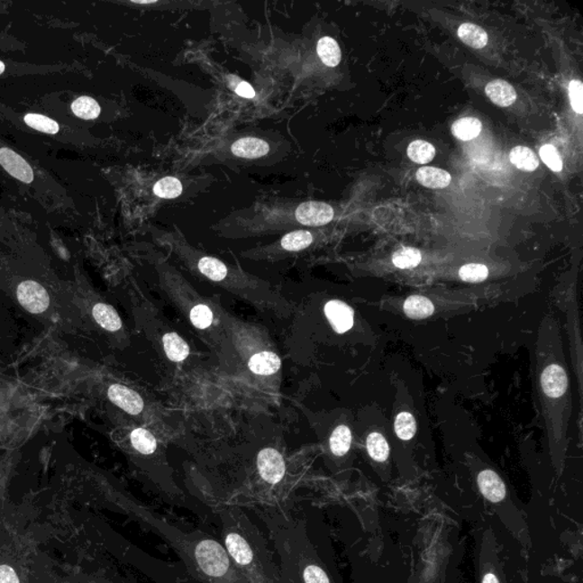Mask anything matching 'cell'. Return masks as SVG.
Returning a JSON list of instances; mask_svg holds the SVG:
<instances>
[{"instance_id": "6da1fadb", "label": "cell", "mask_w": 583, "mask_h": 583, "mask_svg": "<svg viewBox=\"0 0 583 583\" xmlns=\"http://www.w3.org/2000/svg\"><path fill=\"white\" fill-rule=\"evenodd\" d=\"M127 509L169 540L171 546L198 580L205 583H245L226 550L217 540L206 534L180 533L140 506L129 505Z\"/></svg>"}, {"instance_id": "7a4b0ae2", "label": "cell", "mask_w": 583, "mask_h": 583, "mask_svg": "<svg viewBox=\"0 0 583 583\" xmlns=\"http://www.w3.org/2000/svg\"><path fill=\"white\" fill-rule=\"evenodd\" d=\"M186 265L194 273L209 282L218 285L235 296L250 302L263 310L273 311L280 316L287 317L296 313V306L280 295L278 291L265 280L253 278L236 268L229 267L227 263L217 258L198 256L187 249L176 248Z\"/></svg>"}, {"instance_id": "3957f363", "label": "cell", "mask_w": 583, "mask_h": 583, "mask_svg": "<svg viewBox=\"0 0 583 583\" xmlns=\"http://www.w3.org/2000/svg\"><path fill=\"white\" fill-rule=\"evenodd\" d=\"M223 543L245 583H279V574L265 540L239 509L222 512Z\"/></svg>"}, {"instance_id": "277c9868", "label": "cell", "mask_w": 583, "mask_h": 583, "mask_svg": "<svg viewBox=\"0 0 583 583\" xmlns=\"http://www.w3.org/2000/svg\"><path fill=\"white\" fill-rule=\"evenodd\" d=\"M159 285L169 299L178 306L197 331L205 332L207 340L215 348L223 349L229 342L232 322L224 317L223 311L214 308L183 276L168 266L157 267Z\"/></svg>"}, {"instance_id": "5b68a950", "label": "cell", "mask_w": 583, "mask_h": 583, "mask_svg": "<svg viewBox=\"0 0 583 583\" xmlns=\"http://www.w3.org/2000/svg\"><path fill=\"white\" fill-rule=\"evenodd\" d=\"M28 548L17 540L0 542V583H29Z\"/></svg>"}, {"instance_id": "8992f818", "label": "cell", "mask_w": 583, "mask_h": 583, "mask_svg": "<svg viewBox=\"0 0 583 583\" xmlns=\"http://www.w3.org/2000/svg\"><path fill=\"white\" fill-rule=\"evenodd\" d=\"M259 477L266 485L276 487L283 482L287 474V463L278 449L263 448L257 456Z\"/></svg>"}, {"instance_id": "52a82bcc", "label": "cell", "mask_w": 583, "mask_h": 583, "mask_svg": "<svg viewBox=\"0 0 583 583\" xmlns=\"http://www.w3.org/2000/svg\"><path fill=\"white\" fill-rule=\"evenodd\" d=\"M480 582L505 583L502 565L496 557L495 535L487 530L483 538L480 555Z\"/></svg>"}, {"instance_id": "ba28073f", "label": "cell", "mask_w": 583, "mask_h": 583, "mask_svg": "<svg viewBox=\"0 0 583 583\" xmlns=\"http://www.w3.org/2000/svg\"><path fill=\"white\" fill-rule=\"evenodd\" d=\"M17 299L29 313L39 314L45 313L50 306V296L45 287L33 280H25L17 287Z\"/></svg>"}, {"instance_id": "9c48e42d", "label": "cell", "mask_w": 583, "mask_h": 583, "mask_svg": "<svg viewBox=\"0 0 583 583\" xmlns=\"http://www.w3.org/2000/svg\"><path fill=\"white\" fill-rule=\"evenodd\" d=\"M296 218L304 226H325L334 218V210L323 202H305L297 206Z\"/></svg>"}, {"instance_id": "30bf717a", "label": "cell", "mask_w": 583, "mask_h": 583, "mask_svg": "<svg viewBox=\"0 0 583 583\" xmlns=\"http://www.w3.org/2000/svg\"><path fill=\"white\" fill-rule=\"evenodd\" d=\"M107 396L112 404L118 405L119 408L129 414H133V416H137L144 410V400L141 395L123 384H112L107 390Z\"/></svg>"}, {"instance_id": "8fae6325", "label": "cell", "mask_w": 583, "mask_h": 583, "mask_svg": "<svg viewBox=\"0 0 583 583\" xmlns=\"http://www.w3.org/2000/svg\"><path fill=\"white\" fill-rule=\"evenodd\" d=\"M325 314L332 330L343 334L351 330L355 322V313L351 306L340 300H332L325 305Z\"/></svg>"}, {"instance_id": "7c38bea8", "label": "cell", "mask_w": 583, "mask_h": 583, "mask_svg": "<svg viewBox=\"0 0 583 583\" xmlns=\"http://www.w3.org/2000/svg\"><path fill=\"white\" fill-rule=\"evenodd\" d=\"M0 164L14 178L23 183H32L34 176L32 167L14 150L7 148L0 149Z\"/></svg>"}, {"instance_id": "4fadbf2b", "label": "cell", "mask_w": 583, "mask_h": 583, "mask_svg": "<svg viewBox=\"0 0 583 583\" xmlns=\"http://www.w3.org/2000/svg\"><path fill=\"white\" fill-rule=\"evenodd\" d=\"M568 375L563 367L550 365L542 374V387L550 398H560L568 390Z\"/></svg>"}, {"instance_id": "5bb4252c", "label": "cell", "mask_w": 583, "mask_h": 583, "mask_svg": "<svg viewBox=\"0 0 583 583\" xmlns=\"http://www.w3.org/2000/svg\"><path fill=\"white\" fill-rule=\"evenodd\" d=\"M478 486L483 496L490 503H502L506 498V486L494 470H482L478 477Z\"/></svg>"}, {"instance_id": "9a60e30c", "label": "cell", "mask_w": 583, "mask_h": 583, "mask_svg": "<svg viewBox=\"0 0 583 583\" xmlns=\"http://www.w3.org/2000/svg\"><path fill=\"white\" fill-rule=\"evenodd\" d=\"M158 343L168 360L176 364L184 362L191 355L188 343L174 331L164 332Z\"/></svg>"}, {"instance_id": "2e32d148", "label": "cell", "mask_w": 583, "mask_h": 583, "mask_svg": "<svg viewBox=\"0 0 583 583\" xmlns=\"http://www.w3.org/2000/svg\"><path fill=\"white\" fill-rule=\"evenodd\" d=\"M297 567L301 583H334L316 557L302 554Z\"/></svg>"}, {"instance_id": "e0dca14e", "label": "cell", "mask_w": 583, "mask_h": 583, "mask_svg": "<svg viewBox=\"0 0 583 583\" xmlns=\"http://www.w3.org/2000/svg\"><path fill=\"white\" fill-rule=\"evenodd\" d=\"M248 366L253 374L259 377H269L278 373L282 367V360L278 353L270 350H262L249 358Z\"/></svg>"}, {"instance_id": "ac0fdd59", "label": "cell", "mask_w": 583, "mask_h": 583, "mask_svg": "<svg viewBox=\"0 0 583 583\" xmlns=\"http://www.w3.org/2000/svg\"><path fill=\"white\" fill-rule=\"evenodd\" d=\"M270 146L260 138H241L232 146V154L243 159H259L269 153Z\"/></svg>"}, {"instance_id": "d6986e66", "label": "cell", "mask_w": 583, "mask_h": 583, "mask_svg": "<svg viewBox=\"0 0 583 583\" xmlns=\"http://www.w3.org/2000/svg\"><path fill=\"white\" fill-rule=\"evenodd\" d=\"M487 98L500 107L511 106L517 98L516 90L507 81L498 79L489 82L486 87Z\"/></svg>"}, {"instance_id": "ffe728a7", "label": "cell", "mask_w": 583, "mask_h": 583, "mask_svg": "<svg viewBox=\"0 0 583 583\" xmlns=\"http://www.w3.org/2000/svg\"><path fill=\"white\" fill-rule=\"evenodd\" d=\"M93 317L99 326L111 332L121 331L123 321L114 306L106 304H96L93 308Z\"/></svg>"}, {"instance_id": "44dd1931", "label": "cell", "mask_w": 583, "mask_h": 583, "mask_svg": "<svg viewBox=\"0 0 583 583\" xmlns=\"http://www.w3.org/2000/svg\"><path fill=\"white\" fill-rule=\"evenodd\" d=\"M416 178L418 183L425 186L427 188H446L451 183V176L449 172L433 167L421 168L417 171Z\"/></svg>"}, {"instance_id": "7402d4cb", "label": "cell", "mask_w": 583, "mask_h": 583, "mask_svg": "<svg viewBox=\"0 0 583 583\" xmlns=\"http://www.w3.org/2000/svg\"><path fill=\"white\" fill-rule=\"evenodd\" d=\"M405 314L412 319H425L434 313V305L425 296H409L404 304Z\"/></svg>"}, {"instance_id": "603a6c76", "label": "cell", "mask_w": 583, "mask_h": 583, "mask_svg": "<svg viewBox=\"0 0 583 583\" xmlns=\"http://www.w3.org/2000/svg\"><path fill=\"white\" fill-rule=\"evenodd\" d=\"M131 442L133 449L140 452L141 455H154L158 449L157 438H155L152 432L142 429V427H138V429L132 432Z\"/></svg>"}, {"instance_id": "cb8c5ba5", "label": "cell", "mask_w": 583, "mask_h": 583, "mask_svg": "<svg viewBox=\"0 0 583 583\" xmlns=\"http://www.w3.org/2000/svg\"><path fill=\"white\" fill-rule=\"evenodd\" d=\"M458 37L466 45L473 49H485L487 44V34L481 27L473 23L461 24L458 29Z\"/></svg>"}, {"instance_id": "d4e9b609", "label": "cell", "mask_w": 583, "mask_h": 583, "mask_svg": "<svg viewBox=\"0 0 583 583\" xmlns=\"http://www.w3.org/2000/svg\"><path fill=\"white\" fill-rule=\"evenodd\" d=\"M314 241V235L308 231H295L280 240V249L287 252H299L308 249Z\"/></svg>"}, {"instance_id": "484cf974", "label": "cell", "mask_w": 583, "mask_h": 583, "mask_svg": "<svg viewBox=\"0 0 583 583\" xmlns=\"http://www.w3.org/2000/svg\"><path fill=\"white\" fill-rule=\"evenodd\" d=\"M317 53L322 62L330 68L338 67L342 59L338 42L331 37H323L318 41Z\"/></svg>"}, {"instance_id": "4316f807", "label": "cell", "mask_w": 583, "mask_h": 583, "mask_svg": "<svg viewBox=\"0 0 583 583\" xmlns=\"http://www.w3.org/2000/svg\"><path fill=\"white\" fill-rule=\"evenodd\" d=\"M352 434L347 425H340L336 427L331 435L330 448L332 455L336 457H343L347 455L351 447Z\"/></svg>"}, {"instance_id": "83f0119b", "label": "cell", "mask_w": 583, "mask_h": 583, "mask_svg": "<svg viewBox=\"0 0 583 583\" xmlns=\"http://www.w3.org/2000/svg\"><path fill=\"white\" fill-rule=\"evenodd\" d=\"M511 161L520 170L533 172L539 167L538 157L525 146H516L511 150Z\"/></svg>"}, {"instance_id": "f1b7e54d", "label": "cell", "mask_w": 583, "mask_h": 583, "mask_svg": "<svg viewBox=\"0 0 583 583\" xmlns=\"http://www.w3.org/2000/svg\"><path fill=\"white\" fill-rule=\"evenodd\" d=\"M482 131L481 121L475 118H463L456 121L452 126V133L458 140L470 141L480 135Z\"/></svg>"}, {"instance_id": "f546056e", "label": "cell", "mask_w": 583, "mask_h": 583, "mask_svg": "<svg viewBox=\"0 0 583 583\" xmlns=\"http://www.w3.org/2000/svg\"><path fill=\"white\" fill-rule=\"evenodd\" d=\"M71 109L77 118L84 120H94L101 114V106L94 98L88 96L77 98L72 103Z\"/></svg>"}, {"instance_id": "4dcf8cb0", "label": "cell", "mask_w": 583, "mask_h": 583, "mask_svg": "<svg viewBox=\"0 0 583 583\" xmlns=\"http://www.w3.org/2000/svg\"><path fill=\"white\" fill-rule=\"evenodd\" d=\"M367 451L378 463L387 461L388 455H390V448H388L386 438L382 434L378 433V432H373L367 438Z\"/></svg>"}, {"instance_id": "1f68e13d", "label": "cell", "mask_w": 583, "mask_h": 583, "mask_svg": "<svg viewBox=\"0 0 583 583\" xmlns=\"http://www.w3.org/2000/svg\"><path fill=\"white\" fill-rule=\"evenodd\" d=\"M407 154L414 163H430L435 157L434 146L425 141H414L408 146Z\"/></svg>"}, {"instance_id": "d6a6232c", "label": "cell", "mask_w": 583, "mask_h": 583, "mask_svg": "<svg viewBox=\"0 0 583 583\" xmlns=\"http://www.w3.org/2000/svg\"><path fill=\"white\" fill-rule=\"evenodd\" d=\"M421 261L422 253L414 248L400 249L392 257L393 265L399 269H410L420 265Z\"/></svg>"}, {"instance_id": "836d02e7", "label": "cell", "mask_w": 583, "mask_h": 583, "mask_svg": "<svg viewBox=\"0 0 583 583\" xmlns=\"http://www.w3.org/2000/svg\"><path fill=\"white\" fill-rule=\"evenodd\" d=\"M153 192L159 197L171 200V198L181 196V193H183V185H181L180 180L174 178V177H166V178L159 180L154 185Z\"/></svg>"}, {"instance_id": "e575fe53", "label": "cell", "mask_w": 583, "mask_h": 583, "mask_svg": "<svg viewBox=\"0 0 583 583\" xmlns=\"http://www.w3.org/2000/svg\"><path fill=\"white\" fill-rule=\"evenodd\" d=\"M395 430L398 438L404 442L412 440L417 430L416 421L413 414L405 412L400 413L396 418Z\"/></svg>"}, {"instance_id": "d590c367", "label": "cell", "mask_w": 583, "mask_h": 583, "mask_svg": "<svg viewBox=\"0 0 583 583\" xmlns=\"http://www.w3.org/2000/svg\"><path fill=\"white\" fill-rule=\"evenodd\" d=\"M24 121L29 127L36 129L38 132L50 133V135H55L59 131V123L45 115L27 114L24 116Z\"/></svg>"}, {"instance_id": "8d00e7d4", "label": "cell", "mask_w": 583, "mask_h": 583, "mask_svg": "<svg viewBox=\"0 0 583 583\" xmlns=\"http://www.w3.org/2000/svg\"><path fill=\"white\" fill-rule=\"evenodd\" d=\"M487 276H489V269L480 263H469V265L461 267L460 270V278L469 283L483 282L487 278Z\"/></svg>"}, {"instance_id": "74e56055", "label": "cell", "mask_w": 583, "mask_h": 583, "mask_svg": "<svg viewBox=\"0 0 583 583\" xmlns=\"http://www.w3.org/2000/svg\"><path fill=\"white\" fill-rule=\"evenodd\" d=\"M540 158L545 162L546 166L554 172H560L563 169V162L559 152L552 145H545L540 149Z\"/></svg>"}, {"instance_id": "f35d334b", "label": "cell", "mask_w": 583, "mask_h": 583, "mask_svg": "<svg viewBox=\"0 0 583 583\" xmlns=\"http://www.w3.org/2000/svg\"><path fill=\"white\" fill-rule=\"evenodd\" d=\"M569 101L578 114H583V86L580 80H573L569 86Z\"/></svg>"}, {"instance_id": "ab89813d", "label": "cell", "mask_w": 583, "mask_h": 583, "mask_svg": "<svg viewBox=\"0 0 583 583\" xmlns=\"http://www.w3.org/2000/svg\"><path fill=\"white\" fill-rule=\"evenodd\" d=\"M227 82L229 87L234 90L239 96L249 99L256 97V92H254L252 86L244 80H241L240 77L228 76Z\"/></svg>"}, {"instance_id": "60d3db41", "label": "cell", "mask_w": 583, "mask_h": 583, "mask_svg": "<svg viewBox=\"0 0 583 583\" xmlns=\"http://www.w3.org/2000/svg\"><path fill=\"white\" fill-rule=\"evenodd\" d=\"M75 583H109L103 578H99L94 576H87V574H79L76 577Z\"/></svg>"}, {"instance_id": "b9f144b4", "label": "cell", "mask_w": 583, "mask_h": 583, "mask_svg": "<svg viewBox=\"0 0 583 583\" xmlns=\"http://www.w3.org/2000/svg\"><path fill=\"white\" fill-rule=\"evenodd\" d=\"M4 478H0V512H2L4 498H5V485H4Z\"/></svg>"}, {"instance_id": "7bdbcfd3", "label": "cell", "mask_w": 583, "mask_h": 583, "mask_svg": "<svg viewBox=\"0 0 583 583\" xmlns=\"http://www.w3.org/2000/svg\"><path fill=\"white\" fill-rule=\"evenodd\" d=\"M4 71H5V64H4L2 60H0V75H2Z\"/></svg>"}]
</instances>
